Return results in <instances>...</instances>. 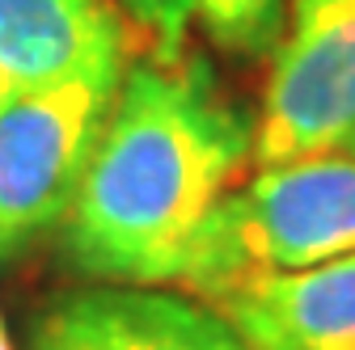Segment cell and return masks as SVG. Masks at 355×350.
<instances>
[{
  "instance_id": "6da1fadb",
  "label": "cell",
  "mask_w": 355,
  "mask_h": 350,
  "mask_svg": "<svg viewBox=\"0 0 355 350\" xmlns=\"http://www.w3.org/2000/svg\"><path fill=\"white\" fill-rule=\"evenodd\" d=\"M250 156V118L199 59L127 68L64 220L68 257L94 279L178 283L195 232Z\"/></svg>"
},
{
  "instance_id": "7a4b0ae2",
  "label": "cell",
  "mask_w": 355,
  "mask_h": 350,
  "mask_svg": "<svg viewBox=\"0 0 355 350\" xmlns=\"http://www.w3.org/2000/svg\"><path fill=\"white\" fill-rule=\"evenodd\" d=\"M355 253V148L258 165L211 207L178 283L207 300L225 287Z\"/></svg>"
},
{
  "instance_id": "3957f363",
  "label": "cell",
  "mask_w": 355,
  "mask_h": 350,
  "mask_svg": "<svg viewBox=\"0 0 355 350\" xmlns=\"http://www.w3.org/2000/svg\"><path fill=\"white\" fill-rule=\"evenodd\" d=\"M123 72V59L94 64L0 110V261L68 220Z\"/></svg>"
},
{
  "instance_id": "277c9868",
  "label": "cell",
  "mask_w": 355,
  "mask_h": 350,
  "mask_svg": "<svg viewBox=\"0 0 355 350\" xmlns=\"http://www.w3.org/2000/svg\"><path fill=\"white\" fill-rule=\"evenodd\" d=\"M355 148V0H292L275 47L254 160Z\"/></svg>"
},
{
  "instance_id": "5b68a950",
  "label": "cell",
  "mask_w": 355,
  "mask_h": 350,
  "mask_svg": "<svg viewBox=\"0 0 355 350\" xmlns=\"http://www.w3.org/2000/svg\"><path fill=\"white\" fill-rule=\"evenodd\" d=\"M26 350H250L207 304L136 283L80 287L38 313Z\"/></svg>"
},
{
  "instance_id": "8992f818",
  "label": "cell",
  "mask_w": 355,
  "mask_h": 350,
  "mask_svg": "<svg viewBox=\"0 0 355 350\" xmlns=\"http://www.w3.org/2000/svg\"><path fill=\"white\" fill-rule=\"evenodd\" d=\"M211 304L250 350H355V253L241 279Z\"/></svg>"
},
{
  "instance_id": "52a82bcc",
  "label": "cell",
  "mask_w": 355,
  "mask_h": 350,
  "mask_svg": "<svg viewBox=\"0 0 355 350\" xmlns=\"http://www.w3.org/2000/svg\"><path fill=\"white\" fill-rule=\"evenodd\" d=\"M110 59H123L110 0H0V110Z\"/></svg>"
},
{
  "instance_id": "ba28073f",
  "label": "cell",
  "mask_w": 355,
  "mask_h": 350,
  "mask_svg": "<svg viewBox=\"0 0 355 350\" xmlns=\"http://www.w3.org/2000/svg\"><path fill=\"white\" fill-rule=\"evenodd\" d=\"M288 9L292 0H199V21L220 51L258 59L279 47Z\"/></svg>"
},
{
  "instance_id": "9c48e42d",
  "label": "cell",
  "mask_w": 355,
  "mask_h": 350,
  "mask_svg": "<svg viewBox=\"0 0 355 350\" xmlns=\"http://www.w3.org/2000/svg\"><path fill=\"white\" fill-rule=\"evenodd\" d=\"M110 5L123 9V17L144 34L153 64L173 68L187 59V34L199 17V0H110Z\"/></svg>"
},
{
  "instance_id": "30bf717a",
  "label": "cell",
  "mask_w": 355,
  "mask_h": 350,
  "mask_svg": "<svg viewBox=\"0 0 355 350\" xmlns=\"http://www.w3.org/2000/svg\"><path fill=\"white\" fill-rule=\"evenodd\" d=\"M0 350H13L9 346V333H5V321H0Z\"/></svg>"
}]
</instances>
